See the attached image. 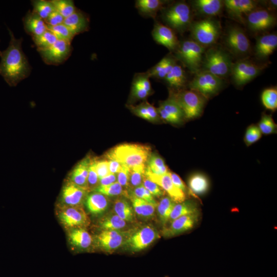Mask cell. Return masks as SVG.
<instances>
[{"mask_svg":"<svg viewBox=\"0 0 277 277\" xmlns=\"http://www.w3.org/2000/svg\"><path fill=\"white\" fill-rule=\"evenodd\" d=\"M205 48L192 39L185 40L180 42L173 56L191 73L196 74L201 70Z\"/></svg>","mask_w":277,"mask_h":277,"instance_id":"obj_5","label":"cell"},{"mask_svg":"<svg viewBox=\"0 0 277 277\" xmlns=\"http://www.w3.org/2000/svg\"><path fill=\"white\" fill-rule=\"evenodd\" d=\"M107 196L95 192L89 195L86 200V205L90 212L94 214L105 211L109 206Z\"/></svg>","mask_w":277,"mask_h":277,"instance_id":"obj_30","label":"cell"},{"mask_svg":"<svg viewBox=\"0 0 277 277\" xmlns=\"http://www.w3.org/2000/svg\"><path fill=\"white\" fill-rule=\"evenodd\" d=\"M233 63L229 54L217 47H210L204 54L201 69L222 79L230 75Z\"/></svg>","mask_w":277,"mask_h":277,"instance_id":"obj_3","label":"cell"},{"mask_svg":"<svg viewBox=\"0 0 277 277\" xmlns=\"http://www.w3.org/2000/svg\"><path fill=\"white\" fill-rule=\"evenodd\" d=\"M116 174L110 173L100 179L99 186H107L116 182Z\"/></svg>","mask_w":277,"mask_h":277,"instance_id":"obj_57","label":"cell"},{"mask_svg":"<svg viewBox=\"0 0 277 277\" xmlns=\"http://www.w3.org/2000/svg\"><path fill=\"white\" fill-rule=\"evenodd\" d=\"M224 39L226 47L233 54L243 56L250 52V42L241 27L238 26H230Z\"/></svg>","mask_w":277,"mask_h":277,"instance_id":"obj_9","label":"cell"},{"mask_svg":"<svg viewBox=\"0 0 277 277\" xmlns=\"http://www.w3.org/2000/svg\"><path fill=\"white\" fill-rule=\"evenodd\" d=\"M166 277H168V276H166Z\"/></svg>","mask_w":277,"mask_h":277,"instance_id":"obj_60","label":"cell"},{"mask_svg":"<svg viewBox=\"0 0 277 277\" xmlns=\"http://www.w3.org/2000/svg\"><path fill=\"white\" fill-rule=\"evenodd\" d=\"M130 168L122 165L120 171L117 173V182L125 190L129 188Z\"/></svg>","mask_w":277,"mask_h":277,"instance_id":"obj_52","label":"cell"},{"mask_svg":"<svg viewBox=\"0 0 277 277\" xmlns=\"http://www.w3.org/2000/svg\"><path fill=\"white\" fill-rule=\"evenodd\" d=\"M262 136V133L259 127L255 125L249 126L245 132L244 142L247 146L259 141Z\"/></svg>","mask_w":277,"mask_h":277,"instance_id":"obj_48","label":"cell"},{"mask_svg":"<svg viewBox=\"0 0 277 277\" xmlns=\"http://www.w3.org/2000/svg\"><path fill=\"white\" fill-rule=\"evenodd\" d=\"M59 217L62 223L68 228H82L89 224V219L82 206L61 207Z\"/></svg>","mask_w":277,"mask_h":277,"instance_id":"obj_14","label":"cell"},{"mask_svg":"<svg viewBox=\"0 0 277 277\" xmlns=\"http://www.w3.org/2000/svg\"><path fill=\"white\" fill-rule=\"evenodd\" d=\"M159 238V234L154 227L146 225L131 234L125 240V243L131 251H138L146 248Z\"/></svg>","mask_w":277,"mask_h":277,"instance_id":"obj_13","label":"cell"},{"mask_svg":"<svg viewBox=\"0 0 277 277\" xmlns=\"http://www.w3.org/2000/svg\"><path fill=\"white\" fill-rule=\"evenodd\" d=\"M132 195L143 199L150 203L157 205L153 195L142 185H140L132 190Z\"/></svg>","mask_w":277,"mask_h":277,"instance_id":"obj_51","label":"cell"},{"mask_svg":"<svg viewBox=\"0 0 277 277\" xmlns=\"http://www.w3.org/2000/svg\"><path fill=\"white\" fill-rule=\"evenodd\" d=\"M224 4L228 14L243 24L246 22L244 15L259 8V2L253 0H226Z\"/></svg>","mask_w":277,"mask_h":277,"instance_id":"obj_16","label":"cell"},{"mask_svg":"<svg viewBox=\"0 0 277 277\" xmlns=\"http://www.w3.org/2000/svg\"><path fill=\"white\" fill-rule=\"evenodd\" d=\"M97 240L103 250L111 252L119 248L125 241V239L122 231L102 230L97 236Z\"/></svg>","mask_w":277,"mask_h":277,"instance_id":"obj_23","label":"cell"},{"mask_svg":"<svg viewBox=\"0 0 277 277\" xmlns=\"http://www.w3.org/2000/svg\"><path fill=\"white\" fill-rule=\"evenodd\" d=\"M258 127L262 134L268 135L274 133L276 130V124L270 115L262 114Z\"/></svg>","mask_w":277,"mask_h":277,"instance_id":"obj_47","label":"cell"},{"mask_svg":"<svg viewBox=\"0 0 277 277\" xmlns=\"http://www.w3.org/2000/svg\"><path fill=\"white\" fill-rule=\"evenodd\" d=\"M65 18L56 11H53L45 20L47 26H54L64 22Z\"/></svg>","mask_w":277,"mask_h":277,"instance_id":"obj_54","label":"cell"},{"mask_svg":"<svg viewBox=\"0 0 277 277\" xmlns=\"http://www.w3.org/2000/svg\"><path fill=\"white\" fill-rule=\"evenodd\" d=\"M37 50L47 48L54 44L57 40L56 36L49 30L40 35L32 37Z\"/></svg>","mask_w":277,"mask_h":277,"instance_id":"obj_42","label":"cell"},{"mask_svg":"<svg viewBox=\"0 0 277 277\" xmlns=\"http://www.w3.org/2000/svg\"><path fill=\"white\" fill-rule=\"evenodd\" d=\"M170 175L174 186L185 193L187 188L181 178L177 174L171 172H170Z\"/></svg>","mask_w":277,"mask_h":277,"instance_id":"obj_55","label":"cell"},{"mask_svg":"<svg viewBox=\"0 0 277 277\" xmlns=\"http://www.w3.org/2000/svg\"><path fill=\"white\" fill-rule=\"evenodd\" d=\"M71 43L57 39L50 47L37 50L43 61L47 65H58L64 63L72 51Z\"/></svg>","mask_w":277,"mask_h":277,"instance_id":"obj_11","label":"cell"},{"mask_svg":"<svg viewBox=\"0 0 277 277\" xmlns=\"http://www.w3.org/2000/svg\"><path fill=\"white\" fill-rule=\"evenodd\" d=\"M94 165L96 172L100 179L110 173L109 170L107 160H96L94 159Z\"/></svg>","mask_w":277,"mask_h":277,"instance_id":"obj_53","label":"cell"},{"mask_svg":"<svg viewBox=\"0 0 277 277\" xmlns=\"http://www.w3.org/2000/svg\"><path fill=\"white\" fill-rule=\"evenodd\" d=\"M31 2L33 6L32 11L44 21L55 11L51 1L33 0Z\"/></svg>","mask_w":277,"mask_h":277,"instance_id":"obj_39","label":"cell"},{"mask_svg":"<svg viewBox=\"0 0 277 277\" xmlns=\"http://www.w3.org/2000/svg\"><path fill=\"white\" fill-rule=\"evenodd\" d=\"M277 47V35L266 33L258 36L255 45V56L261 60L267 59Z\"/></svg>","mask_w":277,"mask_h":277,"instance_id":"obj_21","label":"cell"},{"mask_svg":"<svg viewBox=\"0 0 277 277\" xmlns=\"http://www.w3.org/2000/svg\"><path fill=\"white\" fill-rule=\"evenodd\" d=\"M69 238L73 245L81 249L88 248L92 242L91 235L83 228H73L69 232Z\"/></svg>","mask_w":277,"mask_h":277,"instance_id":"obj_34","label":"cell"},{"mask_svg":"<svg viewBox=\"0 0 277 277\" xmlns=\"http://www.w3.org/2000/svg\"><path fill=\"white\" fill-rule=\"evenodd\" d=\"M157 109L160 118L170 123H180L184 117L181 107L171 95L166 100L161 102Z\"/></svg>","mask_w":277,"mask_h":277,"instance_id":"obj_20","label":"cell"},{"mask_svg":"<svg viewBox=\"0 0 277 277\" xmlns=\"http://www.w3.org/2000/svg\"><path fill=\"white\" fill-rule=\"evenodd\" d=\"M164 80L173 90L183 89L187 81L185 70L177 63L174 65Z\"/></svg>","mask_w":277,"mask_h":277,"instance_id":"obj_29","label":"cell"},{"mask_svg":"<svg viewBox=\"0 0 277 277\" xmlns=\"http://www.w3.org/2000/svg\"><path fill=\"white\" fill-rule=\"evenodd\" d=\"M129 108L134 114L149 121L156 122L160 118L157 108L147 101L135 106L130 105Z\"/></svg>","mask_w":277,"mask_h":277,"instance_id":"obj_31","label":"cell"},{"mask_svg":"<svg viewBox=\"0 0 277 277\" xmlns=\"http://www.w3.org/2000/svg\"><path fill=\"white\" fill-rule=\"evenodd\" d=\"M142 185L153 195L156 197L163 196L165 191L155 183L152 182L145 175Z\"/></svg>","mask_w":277,"mask_h":277,"instance_id":"obj_50","label":"cell"},{"mask_svg":"<svg viewBox=\"0 0 277 277\" xmlns=\"http://www.w3.org/2000/svg\"><path fill=\"white\" fill-rule=\"evenodd\" d=\"M176 61L173 55L168 54L147 72L150 77L164 79L174 65L176 64Z\"/></svg>","mask_w":277,"mask_h":277,"instance_id":"obj_28","label":"cell"},{"mask_svg":"<svg viewBox=\"0 0 277 277\" xmlns=\"http://www.w3.org/2000/svg\"><path fill=\"white\" fill-rule=\"evenodd\" d=\"M96 192L106 196H113L120 195H128V192L116 181L107 186H99L95 190Z\"/></svg>","mask_w":277,"mask_h":277,"instance_id":"obj_46","label":"cell"},{"mask_svg":"<svg viewBox=\"0 0 277 277\" xmlns=\"http://www.w3.org/2000/svg\"><path fill=\"white\" fill-rule=\"evenodd\" d=\"M189 29L192 40L205 48L214 44L222 31L219 22L212 18L192 22Z\"/></svg>","mask_w":277,"mask_h":277,"instance_id":"obj_7","label":"cell"},{"mask_svg":"<svg viewBox=\"0 0 277 277\" xmlns=\"http://www.w3.org/2000/svg\"><path fill=\"white\" fill-rule=\"evenodd\" d=\"M151 154V148L138 144L125 143L116 146L109 150L108 160H115L123 165L131 168L145 164Z\"/></svg>","mask_w":277,"mask_h":277,"instance_id":"obj_2","label":"cell"},{"mask_svg":"<svg viewBox=\"0 0 277 277\" xmlns=\"http://www.w3.org/2000/svg\"><path fill=\"white\" fill-rule=\"evenodd\" d=\"M147 163L146 168L153 173L161 175L169 172L164 161L157 154H150Z\"/></svg>","mask_w":277,"mask_h":277,"instance_id":"obj_40","label":"cell"},{"mask_svg":"<svg viewBox=\"0 0 277 277\" xmlns=\"http://www.w3.org/2000/svg\"><path fill=\"white\" fill-rule=\"evenodd\" d=\"M145 164L137 165L130 168L129 188L133 190L135 188L142 185L145 175Z\"/></svg>","mask_w":277,"mask_h":277,"instance_id":"obj_41","label":"cell"},{"mask_svg":"<svg viewBox=\"0 0 277 277\" xmlns=\"http://www.w3.org/2000/svg\"><path fill=\"white\" fill-rule=\"evenodd\" d=\"M88 191L70 182L64 187L62 197L65 206H82Z\"/></svg>","mask_w":277,"mask_h":277,"instance_id":"obj_24","label":"cell"},{"mask_svg":"<svg viewBox=\"0 0 277 277\" xmlns=\"http://www.w3.org/2000/svg\"><path fill=\"white\" fill-rule=\"evenodd\" d=\"M263 105L267 109L274 111L277 108V89L276 87L265 89L261 96Z\"/></svg>","mask_w":277,"mask_h":277,"instance_id":"obj_44","label":"cell"},{"mask_svg":"<svg viewBox=\"0 0 277 277\" xmlns=\"http://www.w3.org/2000/svg\"><path fill=\"white\" fill-rule=\"evenodd\" d=\"M51 2L55 10L65 18L71 15L77 9L73 1L71 0H52Z\"/></svg>","mask_w":277,"mask_h":277,"instance_id":"obj_43","label":"cell"},{"mask_svg":"<svg viewBox=\"0 0 277 277\" xmlns=\"http://www.w3.org/2000/svg\"><path fill=\"white\" fill-rule=\"evenodd\" d=\"M188 186L190 193L192 194L201 195L207 191L209 183L205 175L201 173H196L190 176Z\"/></svg>","mask_w":277,"mask_h":277,"instance_id":"obj_35","label":"cell"},{"mask_svg":"<svg viewBox=\"0 0 277 277\" xmlns=\"http://www.w3.org/2000/svg\"><path fill=\"white\" fill-rule=\"evenodd\" d=\"M223 84V79L208 72L200 71L189 82L188 87L208 99L217 94Z\"/></svg>","mask_w":277,"mask_h":277,"instance_id":"obj_8","label":"cell"},{"mask_svg":"<svg viewBox=\"0 0 277 277\" xmlns=\"http://www.w3.org/2000/svg\"><path fill=\"white\" fill-rule=\"evenodd\" d=\"M152 35L157 43L165 46L171 52L176 50L180 42L171 28L159 22L154 23Z\"/></svg>","mask_w":277,"mask_h":277,"instance_id":"obj_17","label":"cell"},{"mask_svg":"<svg viewBox=\"0 0 277 277\" xmlns=\"http://www.w3.org/2000/svg\"><path fill=\"white\" fill-rule=\"evenodd\" d=\"M246 22L250 30L260 33L273 28L276 25V17L265 8H258L247 15Z\"/></svg>","mask_w":277,"mask_h":277,"instance_id":"obj_12","label":"cell"},{"mask_svg":"<svg viewBox=\"0 0 277 277\" xmlns=\"http://www.w3.org/2000/svg\"><path fill=\"white\" fill-rule=\"evenodd\" d=\"M263 68L250 60L241 59L233 63L230 75L236 85L242 86L259 75Z\"/></svg>","mask_w":277,"mask_h":277,"instance_id":"obj_10","label":"cell"},{"mask_svg":"<svg viewBox=\"0 0 277 277\" xmlns=\"http://www.w3.org/2000/svg\"><path fill=\"white\" fill-rule=\"evenodd\" d=\"M197 212H200V210L196 202L188 200L176 203L171 211L168 222L170 223L180 216Z\"/></svg>","mask_w":277,"mask_h":277,"instance_id":"obj_32","label":"cell"},{"mask_svg":"<svg viewBox=\"0 0 277 277\" xmlns=\"http://www.w3.org/2000/svg\"><path fill=\"white\" fill-rule=\"evenodd\" d=\"M161 11L162 19L174 32L184 33L192 23L191 9L185 2L174 3Z\"/></svg>","mask_w":277,"mask_h":277,"instance_id":"obj_4","label":"cell"},{"mask_svg":"<svg viewBox=\"0 0 277 277\" xmlns=\"http://www.w3.org/2000/svg\"><path fill=\"white\" fill-rule=\"evenodd\" d=\"M1 52H2V51L0 50V55H1Z\"/></svg>","mask_w":277,"mask_h":277,"instance_id":"obj_59","label":"cell"},{"mask_svg":"<svg viewBox=\"0 0 277 277\" xmlns=\"http://www.w3.org/2000/svg\"><path fill=\"white\" fill-rule=\"evenodd\" d=\"M145 175L166 191L176 203L185 201V193L174 186L170 177L169 171L165 174H156L152 173L146 167Z\"/></svg>","mask_w":277,"mask_h":277,"instance_id":"obj_15","label":"cell"},{"mask_svg":"<svg viewBox=\"0 0 277 277\" xmlns=\"http://www.w3.org/2000/svg\"><path fill=\"white\" fill-rule=\"evenodd\" d=\"M63 24L75 36L89 30V18L87 14L77 9L74 13L64 19Z\"/></svg>","mask_w":277,"mask_h":277,"instance_id":"obj_25","label":"cell"},{"mask_svg":"<svg viewBox=\"0 0 277 277\" xmlns=\"http://www.w3.org/2000/svg\"><path fill=\"white\" fill-rule=\"evenodd\" d=\"M170 95L176 101L185 118L193 119L202 114L206 99L199 92L191 89H171Z\"/></svg>","mask_w":277,"mask_h":277,"instance_id":"obj_6","label":"cell"},{"mask_svg":"<svg viewBox=\"0 0 277 277\" xmlns=\"http://www.w3.org/2000/svg\"><path fill=\"white\" fill-rule=\"evenodd\" d=\"M108 161L110 173L116 174L120 171L122 164L115 160H108Z\"/></svg>","mask_w":277,"mask_h":277,"instance_id":"obj_56","label":"cell"},{"mask_svg":"<svg viewBox=\"0 0 277 277\" xmlns=\"http://www.w3.org/2000/svg\"><path fill=\"white\" fill-rule=\"evenodd\" d=\"M175 204L168 196L163 197L157 205V214L161 224L164 227L169 222L170 214Z\"/></svg>","mask_w":277,"mask_h":277,"instance_id":"obj_37","label":"cell"},{"mask_svg":"<svg viewBox=\"0 0 277 277\" xmlns=\"http://www.w3.org/2000/svg\"><path fill=\"white\" fill-rule=\"evenodd\" d=\"M88 191L95 190L100 185V179L95 169L94 159L91 160L87 177Z\"/></svg>","mask_w":277,"mask_h":277,"instance_id":"obj_49","label":"cell"},{"mask_svg":"<svg viewBox=\"0 0 277 277\" xmlns=\"http://www.w3.org/2000/svg\"><path fill=\"white\" fill-rule=\"evenodd\" d=\"M25 32L32 37L41 35L47 30L45 21L32 11H28L23 18Z\"/></svg>","mask_w":277,"mask_h":277,"instance_id":"obj_26","label":"cell"},{"mask_svg":"<svg viewBox=\"0 0 277 277\" xmlns=\"http://www.w3.org/2000/svg\"><path fill=\"white\" fill-rule=\"evenodd\" d=\"M200 213L180 216L165 227L162 233L165 237L170 238L192 229L199 221Z\"/></svg>","mask_w":277,"mask_h":277,"instance_id":"obj_18","label":"cell"},{"mask_svg":"<svg viewBox=\"0 0 277 277\" xmlns=\"http://www.w3.org/2000/svg\"><path fill=\"white\" fill-rule=\"evenodd\" d=\"M10 42L8 47L1 52L0 75L10 86H15L28 77L31 67L22 49V37L16 38L8 28Z\"/></svg>","mask_w":277,"mask_h":277,"instance_id":"obj_1","label":"cell"},{"mask_svg":"<svg viewBox=\"0 0 277 277\" xmlns=\"http://www.w3.org/2000/svg\"><path fill=\"white\" fill-rule=\"evenodd\" d=\"M100 226L102 230L121 231L127 226V222L113 213L104 217L100 221Z\"/></svg>","mask_w":277,"mask_h":277,"instance_id":"obj_38","label":"cell"},{"mask_svg":"<svg viewBox=\"0 0 277 277\" xmlns=\"http://www.w3.org/2000/svg\"><path fill=\"white\" fill-rule=\"evenodd\" d=\"M47 29L50 30L57 39L65 41L71 43L75 36L63 23L54 26H47Z\"/></svg>","mask_w":277,"mask_h":277,"instance_id":"obj_45","label":"cell"},{"mask_svg":"<svg viewBox=\"0 0 277 277\" xmlns=\"http://www.w3.org/2000/svg\"><path fill=\"white\" fill-rule=\"evenodd\" d=\"M192 7L198 14L212 18L222 12L224 4L221 0H195L192 1Z\"/></svg>","mask_w":277,"mask_h":277,"instance_id":"obj_22","label":"cell"},{"mask_svg":"<svg viewBox=\"0 0 277 277\" xmlns=\"http://www.w3.org/2000/svg\"><path fill=\"white\" fill-rule=\"evenodd\" d=\"M148 72L136 73L132 80L130 97L133 101L144 100L152 93Z\"/></svg>","mask_w":277,"mask_h":277,"instance_id":"obj_19","label":"cell"},{"mask_svg":"<svg viewBox=\"0 0 277 277\" xmlns=\"http://www.w3.org/2000/svg\"><path fill=\"white\" fill-rule=\"evenodd\" d=\"M132 209L129 202L122 198L116 199L113 204L114 213L127 222H132L134 221Z\"/></svg>","mask_w":277,"mask_h":277,"instance_id":"obj_36","label":"cell"},{"mask_svg":"<svg viewBox=\"0 0 277 277\" xmlns=\"http://www.w3.org/2000/svg\"><path fill=\"white\" fill-rule=\"evenodd\" d=\"M168 1L162 0H137L135 6L142 15L155 19L158 12L163 9Z\"/></svg>","mask_w":277,"mask_h":277,"instance_id":"obj_27","label":"cell"},{"mask_svg":"<svg viewBox=\"0 0 277 277\" xmlns=\"http://www.w3.org/2000/svg\"><path fill=\"white\" fill-rule=\"evenodd\" d=\"M265 6H267L266 8L268 11L272 12V11L276 10L277 7V1L276 0H270L265 2Z\"/></svg>","mask_w":277,"mask_h":277,"instance_id":"obj_58","label":"cell"},{"mask_svg":"<svg viewBox=\"0 0 277 277\" xmlns=\"http://www.w3.org/2000/svg\"><path fill=\"white\" fill-rule=\"evenodd\" d=\"M132 208L135 214L144 219H150L154 214L157 206L143 199L137 198L132 195L131 196Z\"/></svg>","mask_w":277,"mask_h":277,"instance_id":"obj_33","label":"cell"}]
</instances>
